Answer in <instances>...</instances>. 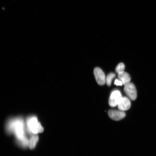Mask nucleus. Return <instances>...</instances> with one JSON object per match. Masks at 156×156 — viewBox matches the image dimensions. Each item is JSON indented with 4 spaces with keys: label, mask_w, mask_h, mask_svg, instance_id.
<instances>
[{
    "label": "nucleus",
    "mask_w": 156,
    "mask_h": 156,
    "mask_svg": "<svg viewBox=\"0 0 156 156\" xmlns=\"http://www.w3.org/2000/svg\"><path fill=\"white\" fill-rule=\"evenodd\" d=\"M118 77L122 81L123 84L125 86L130 83L131 77L129 74L123 71L118 73Z\"/></svg>",
    "instance_id": "6e6552de"
},
{
    "label": "nucleus",
    "mask_w": 156,
    "mask_h": 156,
    "mask_svg": "<svg viewBox=\"0 0 156 156\" xmlns=\"http://www.w3.org/2000/svg\"><path fill=\"white\" fill-rule=\"evenodd\" d=\"M125 68L124 64L122 63H119L116 66L115 70L117 73H119L124 71Z\"/></svg>",
    "instance_id": "9b49d317"
},
{
    "label": "nucleus",
    "mask_w": 156,
    "mask_h": 156,
    "mask_svg": "<svg viewBox=\"0 0 156 156\" xmlns=\"http://www.w3.org/2000/svg\"><path fill=\"white\" fill-rule=\"evenodd\" d=\"M131 105L130 100L129 98L126 96H122L117 105L119 109L123 111L129 109Z\"/></svg>",
    "instance_id": "0eeeda50"
},
{
    "label": "nucleus",
    "mask_w": 156,
    "mask_h": 156,
    "mask_svg": "<svg viewBox=\"0 0 156 156\" xmlns=\"http://www.w3.org/2000/svg\"><path fill=\"white\" fill-rule=\"evenodd\" d=\"M122 97L121 93L119 91L116 90L112 92L109 99V105L112 107H114L117 105L118 102Z\"/></svg>",
    "instance_id": "39448f33"
},
{
    "label": "nucleus",
    "mask_w": 156,
    "mask_h": 156,
    "mask_svg": "<svg viewBox=\"0 0 156 156\" xmlns=\"http://www.w3.org/2000/svg\"><path fill=\"white\" fill-rule=\"evenodd\" d=\"M26 124L29 131L34 134H36L43 131L44 129L36 117L35 116L30 117L26 120Z\"/></svg>",
    "instance_id": "f03ea898"
},
{
    "label": "nucleus",
    "mask_w": 156,
    "mask_h": 156,
    "mask_svg": "<svg viewBox=\"0 0 156 156\" xmlns=\"http://www.w3.org/2000/svg\"><path fill=\"white\" fill-rule=\"evenodd\" d=\"M109 116L115 120H119L124 118L126 116L125 113L120 110L111 109L108 112Z\"/></svg>",
    "instance_id": "423d86ee"
},
{
    "label": "nucleus",
    "mask_w": 156,
    "mask_h": 156,
    "mask_svg": "<svg viewBox=\"0 0 156 156\" xmlns=\"http://www.w3.org/2000/svg\"><path fill=\"white\" fill-rule=\"evenodd\" d=\"M39 140L38 136L35 134L30 137L29 140L28 147L30 149L34 148Z\"/></svg>",
    "instance_id": "1a4fd4ad"
},
{
    "label": "nucleus",
    "mask_w": 156,
    "mask_h": 156,
    "mask_svg": "<svg viewBox=\"0 0 156 156\" xmlns=\"http://www.w3.org/2000/svg\"><path fill=\"white\" fill-rule=\"evenodd\" d=\"M124 91L129 98L132 100L137 98V91L135 86L132 83H129L124 86Z\"/></svg>",
    "instance_id": "7ed1b4c3"
},
{
    "label": "nucleus",
    "mask_w": 156,
    "mask_h": 156,
    "mask_svg": "<svg viewBox=\"0 0 156 156\" xmlns=\"http://www.w3.org/2000/svg\"><path fill=\"white\" fill-rule=\"evenodd\" d=\"M94 74L97 83L100 85H104L106 82V77L103 70L99 67L94 70Z\"/></svg>",
    "instance_id": "20e7f679"
},
{
    "label": "nucleus",
    "mask_w": 156,
    "mask_h": 156,
    "mask_svg": "<svg viewBox=\"0 0 156 156\" xmlns=\"http://www.w3.org/2000/svg\"><path fill=\"white\" fill-rule=\"evenodd\" d=\"M6 128L8 133H14L18 141L22 140L26 137L25 135L24 122L21 118L10 120L7 124Z\"/></svg>",
    "instance_id": "f257e3e1"
},
{
    "label": "nucleus",
    "mask_w": 156,
    "mask_h": 156,
    "mask_svg": "<svg viewBox=\"0 0 156 156\" xmlns=\"http://www.w3.org/2000/svg\"><path fill=\"white\" fill-rule=\"evenodd\" d=\"M114 84L115 85L118 86H121L123 84L122 81L120 79H116L115 80Z\"/></svg>",
    "instance_id": "f8f14e48"
},
{
    "label": "nucleus",
    "mask_w": 156,
    "mask_h": 156,
    "mask_svg": "<svg viewBox=\"0 0 156 156\" xmlns=\"http://www.w3.org/2000/svg\"><path fill=\"white\" fill-rule=\"evenodd\" d=\"M115 76V74L113 73H110L107 75L106 78V83L107 86L111 85L112 81Z\"/></svg>",
    "instance_id": "9d476101"
}]
</instances>
